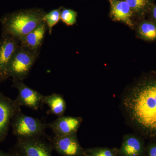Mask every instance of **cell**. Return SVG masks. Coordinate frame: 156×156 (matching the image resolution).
<instances>
[{"label":"cell","instance_id":"obj_15","mask_svg":"<svg viewBox=\"0 0 156 156\" xmlns=\"http://www.w3.org/2000/svg\"><path fill=\"white\" fill-rule=\"evenodd\" d=\"M138 33L141 38L153 41L156 40V22L144 20L140 23Z\"/></svg>","mask_w":156,"mask_h":156},{"label":"cell","instance_id":"obj_22","mask_svg":"<svg viewBox=\"0 0 156 156\" xmlns=\"http://www.w3.org/2000/svg\"><path fill=\"white\" fill-rule=\"evenodd\" d=\"M15 156H23L20 153V152H19V153L17 154V155H16Z\"/></svg>","mask_w":156,"mask_h":156},{"label":"cell","instance_id":"obj_21","mask_svg":"<svg viewBox=\"0 0 156 156\" xmlns=\"http://www.w3.org/2000/svg\"><path fill=\"white\" fill-rule=\"evenodd\" d=\"M153 18L155 20L156 22V6L154 7L152 11Z\"/></svg>","mask_w":156,"mask_h":156},{"label":"cell","instance_id":"obj_20","mask_svg":"<svg viewBox=\"0 0 156 156\" xmlns=\"http://www.w3.org/2000/svg\"><path fill=\"white\" fill-rule=\"evenodd\" d=\"M148 156H156V143L151 144L147 148Z\"/></svg>","mask_w":156,"mask_h":156},{"label":"cell","instance_id":"obj_23","mask_svg":"<svg viewBox=\"0 0 156 156\" xmlns=\"http://www.w3.org/2000/svg\"><path fill=\"white\" fill-rule=\"evenodd\" d=\"M0 156H6V155H4V154L3 153H2L0 152Z\"/></svg>","mask_w":156,"mask_h":156},{"label":"cell","instance_id":"obj_6","mask_svg":"<svg viewBox=\"0 0 156 156\" xmlns=\"http://www.w3.org/2000/svg\"><path fill=\"white\" fill-rule=\"evenodd\" d=\"M20 112V106L16 100H11L0 93V140L5 137L11 120Z\"/></svg>","mask_w":156,"mask_h":156},{"label":"cell","instance_id":"obj_14","mask_svg":"<svg viewBox=\"0 0 156 156\" xmlns=\"http://www.w3.org/2000/svg\"><path fill=\"white\" fill-rule=\"evenodd\" d=\"M47 104L50 109L48 114H53L58 117L64 115L66 108V104L63 96L57 93H53L50 95H44L43 104Z\"/></svg>","mask_w":156,"mask_h":156},{"label":"cell","instance_id":"obj_11","mask_svg":"<svg viewBox=\"0 0 156 156\" xmlns=\"http://www.w3.org/2000/svg\"><path fill=\"white\" fill-rule=\"evenodd\" d=\"M47 26L43 22L33 30L20 40V46L23 48L39 54L47 31Z\"/></svg>","mask_w":156,"mask_h":156},{"label":"cell","instance_id":"obj_19","mask_svg":"<svg viewBox=\"0 0 156 156\" xmlns=\"http://www.w3.org/2000/svg\"><path fill=\"white\" fill-rule=\"evenodd\" d=\"M131 10L137 13L145 11L150 4V0H126Z\"/></svg>","mask_w":156,"mask_h":156},{"label":"cell","instance_id":"obj_16","mask_svg":"<svg viewBox=\"0 0 156 156\" xmlns=\"http://www.w3.org/2000/svg\"><path fill=\"white\" fill-rule=\"evenodd\" d=\"M62 7L54 9L49 13H46L44 17V21L47 25L49 30V34L52 33L53 27L57 24L60 20V14Z\"/></svg>","mask_w":156,"mask_h":156},{"label":"cell","instance_id":"obj_7","mask_svg":"<svg viewBox=\"0 0 156 156\" xmlns=\"http://www.w3.org/2000/svg\"><path fill=\"white\" fill-rule=\"evenodd\" d=\"M52 142L54 149L62 155L83 156L85 150L79 143L77 133L65 136H55Z\"/></svg>","mask_w":156,"mask_h":156},{"label":"cell","instance_id":"obj_18","mask_svg":"<svg viewBox=\"0 0 156 156\" xmlns=\"http://www.w3.org/2000/svg\"><path fill=\"white\" fill-rule=\"evenodd\" d=\"M77 13L71 9H62L60 20L67 26L74 25L76 22Z\"/></svg>","mask_w":156,"mask_h":156},{"label":"cell","instance_id":"obj_10","mask_svg":"<svg viewBox=\"0 0 156 156\" xmlns=\"http://www.w3.org/2000/svg\"><path fill=\"white\" fill-rule=\"evenodd\" d=\"M83 121L81 117L62 116L48 124V128L52 130L55 136H65L77 133Z\"/></svg>","mask_w":156,"mask_h":156},{"label":"cell","instance_id":"obj_2","mask_svg":"<svg viewBox=\"0 0 156 156\" xmlns=\"http://www.w3.org/2000/svg\"><path fill=\"white\" fill-rule=\"evenodd\" d=\"M46 13L44 9L32 8L5 14L0 19L2 35L11 36L20 41L44 22Z\"/></svg>","mask_w":156,"mask_h":156},{"label":"cell","instance_id":"obj_8","mask_svg":"<svg viewBox=\"0 0 156 156\" xmlns=\"http://www.w3.org/2000/svg\"><path fill=\"white\" fill-rule=\"evenodd\" d=\"M13 87L18 90L15 100L20 106H26L37 110L42 104L44 95L25 85L23 81L13 80Z\"/></svg>","mask_w":156,"mask_h":156},{"label":"cell","instance_id":"obj_5","mask_svg":"<svg viewBox=\"0 0 156 156\" xmlns=\"http://www.w3.org/2000/svg\"><path fill=\"white\" fill-rule=\"evenodd\" d=\"M20 46L17 39L10 35H2L0 39V82L9 78V64Z\"/></svg>","mask_w":156,"mask_h":156},{"label":"cell","instance_id":"obj_3","mask_svg":"<svg viewBox=\"0 0 156 156\" xmlns=\"http://www.w3.org/2000/svg\"><path fill=\"white\" fill-rule=\"evenodd\" d=\"M14 134L18 138L42 137L47 136L45 132L48 124L42 120L27 115L19 112L12 120Z\"/></svg>","mask_w":156,"mask_h":156},{"label":"cell","instance_id":"obj_1","mask_svg":"<svg viewBox=\"0 0 156 156\" xmlns=\"http://www.w3.org/2000/svg\"><path fill=\"white\" fill-rule=\"evenodd\" d=\"M129 124L143 136L156 137V73L146 76L121 98Z\"/></svg>","mask_w":156,"mask_h":156},{"label":"cell","instance_id":"obj_9","mask_svg":"<svg viewBox=\"0 0 156 156\" xmlns=\"http://www.w3.org/2000/svg\"><path fill=\"white\" fill-rule=\"evenodd\" d=\"M41 137L18 138L20 153L23 156H52V147Z\"/></svg>","mask_w":156,"mask_h":156},{"label":"cell","instance_id":"obj_13","mask_svg":"<svg viewBox=\"0 0 156 156\" xmlns=\"http://www.w3.org/2000/svg\"><path fill=\"white\" fill-rule=\"evenodd\" d=\"M111 16L114 20L121 21L131 28L134 27L131 18L132 10L126 1L110 0Z\"/></svg>","mask_w":156,"mask_h":156},{"label":"cell","instance_id":"obj_12","mask_svg":"<svg viewBox=\"0 0 156 156\" xmlns=\"http://www.w3.org/2000/svg\"><path fill=\"white\" fill-rule=\"evenodd\" d=\"M144 142L140 136L134 134H126L117 154L121 156H143L144 154Z\"/></svg>","mask_w":156,"mask_h":156},{"label":"cell","instance_id":"obj_17","mask_svg":"<svg viewBox=\"0 0 156 156\" xmlns=\"http://www.w3.org/2000/svg\"><path fill=\"white\" fill-rule=\"evenodd\" d=\"M117 151L105 147H97L85 150L83 156H116Z\"/></svg>","mask_w":156,"mask_h":156},{"label":"cell","instance_id":"obj_4","mask_svg":"<svg viewBox=\"0 0 156 156\" xmlns=\"http://www.w3.org/2000/svg\"><path fill=\"white\" fill-rule=\"evenodd\" d=\"M38 55L20 46L9 64V77H11L13 80H24L28 76Z\"/></svg>","mask_w":156,"mask_h":156}]
</instances>
